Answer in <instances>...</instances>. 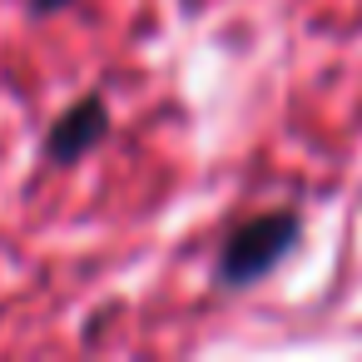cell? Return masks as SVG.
<instances>
[{"label":"cell","instance_id":"1","mask_svg":"<svg viewBox=\"0 0 362 362\" xmlns=\"http://www.w3.org/2000/svg\"><path fill=\"white\" fill-rule=\"evenodd\" d=\"M298 233H303V218H298L293 209L258 214V218L238 223V228L228 233L223 253H218V268H214L218 288H248V283L268 278V273L288 258V248L298 243Z\"/></svg>","mask_w":362,"mask_h":362},{"label":"cell","instance_id":"2","mask_svg":"<svg viewBox=\"0 0 362 362\" xmlns=\"http://www.w3.org/2000/svg\"><path fill=\"white\" fill-rule=\"evenodd\" d=\"M110 134V105L100 100V95H85V100H75L55 124H50V139H45V164H75V159H85L100 139Z\"/></svg>","mask_w":362,"mask_h":362},{"label":"cell","instance_id":"3","mask_svg":"<svg viewBox=\"0 0 362 362\" xmlns=\"http://www.w3.org/2000/svg\"><path fill=\"white\" fill-rule=\"evenodd\" d=\"M75 0H30V16H50V11H65Z\"/></svg>","mask_w":362,"mask_h":362}]
</instances>
